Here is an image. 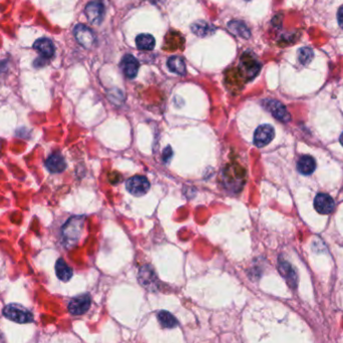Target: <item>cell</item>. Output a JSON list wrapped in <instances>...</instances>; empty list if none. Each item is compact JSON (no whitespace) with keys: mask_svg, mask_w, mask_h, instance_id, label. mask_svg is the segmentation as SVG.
I'll list each match as a JSON object with an SVG mask.
<instances>
[{"mask_svg":"<svg viewBox=\"0 0 343 343\" xmlns=\"http://www.w3.org/2000/svg\"><path fill=\"white\" fill-rule=\"evenodd\" d=\"M84 223V217H72L62 227V242L66 248L77 245L83 232Z\"/></svg>","mask_w":343,"mask_h":343,"instance_id":"1","label":"cell"},{"mask_svg":"<svg viewBox=\"0 0 343 343\" xmlns=\"http://www.w3.org/2000/svg\"><path fill=\"white\" fill-rule=\"evenodd\" d=\"M3 315L16 323H30L33 321V314L32 312L28 309L27 307L20 305V304H15L11 303L8 304L4 307L3 309Z\"/></svg>","mask_w":343,"mask_h":343,"instance_id":"2","label":"cell"},{"mask_svg":"<svg viewBox=\"0 0 343 343\" xmlns=\"http://www.w3.org/2000/svg\"><path fill=\"white\" fill-rule=\"evenodd\" d=\"M239 70L245 82L253 80L261 69V64L257 59L249 53L243 54L240 59Z\"/></svg>","mask_w":343,"mask_h":343,"instance_id":"3","label":"cell"},{"mask_svg":"<svg viewBox=\"0 0 343 343\" xmlns=\"http://www.w3.org/2000/svg\"><path fill=\"white\" fill-rule=\"evenodd\" d=\"M127 190L134 196H143L150 190V182L143 176H134L127 181Z\"/></svg>","mask_w":343,"mask_h":343,"instance_id":"4","label":"cell"},{"mask_svg":"<svg viewBox=\"0 0 343 343\" xmlns=\"http://www.w3.org/2000/svg\"><path fill=\"white\" fill-rule=\"evenodd\" d=\"M105 5L102 1L95 0L89 2L86 6L85 13H86L87 20L92 24H100L105 16Z\"/></svg>","mask_w":343,"mask_h":343,"instance_id":"5","label":"cell"},{"mask_svg":"<svg viewBox=\"0 0 343 343\" xmlns=\"http://www.w3.org/2000/svg\"><path fill=\"white\" fill-rule=\"evenodd\" d=\"M78 42L86 48H91L95 43V35L92 30L84 24H78L74 30Z\"/></svg>","mask_w":343,"mask_h":343,"instance_id":"6","label":"cell"},{"mask_svg":"<svg viewBox=\"0 0 343 343\" xmlns=\"http://www.w3.org/2000/svg\"><path fill=\"white\" fill-rule=\"evenodd\" d=\"M274 128L270 125H263L258 127L254 134V144L257 148H263L271 143L274 139Z\"/></svg>","mask_w":343,"mask_h":343,"instance_id":"7","label":"cell"},{"mask_svg":"<svg viewBox=\"0 0 343 343\" xmlns=\"http://www.w3.org/2000/svg\"><path fill=\"white\" fill-rule=\"evenodd\" d=\"M91 303L88 294H82L72 298L68 304V311L72 315H82L89 309Z\"/></svg>","mask_w":343,"mask_h":343,"instance_id":"8","label":"cell"},{"mask_svg":"<svg viewBox=\"0 0 343 343\" xmlns=\"http://www.w3.org/2000/svg\"><path fill=\"white\" fill-rule=\"evenodd\" d=\"M263 105L266 108V110H268L277 119L283 122H287L290 120V114L281 103L274 100H266L264 101Z\"/></svg>","mask_w":343,"mask_h":343,"instance_id":"9","label":"cell"},{"mask_svg":"<svg viewBox=\"0 0 343 343\" xmlns=\"http://www.w3.org/2000/svg\"><path fill=\"white\" fill-rule=\"evenodd\" d=\"M120 67H121L124 75L128 79H134L138 75L140 64L136 57H133L132 55H127L121 59Z\"/></svg>","mask_w":343,"mask_h":343,"instance_id":"10","label":"cell"},{"mask_svg":"<svg viewBox=\"0 0 343 343\" xmlns=\"http://www.w3.org/2000/svg\"><path fill=\"white\" fill-rule=\"evenodd\" d=\"M316 211L320 214H330L335 207L334 200L327 194H318L314 199Z\"/></svg>","mask_w":343,"mask_h":343,"instance_id":"11","label":"cell"},{"mask_svg":"<svg viewBox=\"0 0 343 343\" xmlns=\"http://www.w3.org/2000/svg\"><path fill=\"white\" fill-rule=\"evenodd\" d=\"M184 43H185V39L180 32L176 30H170L166 35L163 50L167 52H175L179 48H182Z\"/></svg>","mask_w":343,"mask_h":343,"instance_id":"12","label":"cell"},{"mask_svg":"<svg viewBox=\"0 0 343 343\" xmlns=\"http://www.w3.org/2000/svg\"><path fill=\"white\" fill-rule=\"evenodd\" d=\"M45 167L51 173L58 174L66 169V163L63 156L59 152H55L45 161Z\"/></svg>","mask_w":343,"mask_h":343,"instance_id":"13","label":"cell"},{"mask_svg":"<svg viewBox=\"0 0 343 343\" xmlns=\"http://www.w3.org/2000/svg\"><path fill=\"white\" fill-rule=\"evenodd\" d=\"M33 48L37 51L44 59L52 58L55 56V52H56L53 41L48 38L37 39L33 44Z\"/></svg>","mask_w":343,"mask_h":343,"instance_id":"14","label":"cell"},{"mask_svg":"<svg viewBox=\"0 0 343 343\" xmlns=\"http://www.w3.org/2000/svg\"><path fill=\"white\" fill-rule=\"evenodd\" d=\"M225 82L229 88L233 90H240L245 83L239 68H231L227 70Z\"/></svg>","mask_w":343,"mask_h":343,"instance_id":"15","label":"cell"},{"mask_svg":"<svg viewBox=\"0 0 343 343\" xmlns=\"http://www.w3.org/2000/svg\"><path fill=\"white\" fill-rule=\"evenodd\" d=\"M56 274L57 278L63 282L69 281L72 277V269L62 258H59L56 263Z\"/></svg>","mask_w":343,"mask_h":343,"instance_id":"16","label":"cell"},{"mask_svg":"<svg viewBox=\"0 0 343 343\" xmlns=\"http://www.w3.org/2000/svg\"><path fill=\"white\" fill-rule=\"evenodd\" d=\"M316 169V162L311 156H303L297 163V170L302 175H310Z\"/></svg>","mask_w":343,"mask_h":343,"instance_id":"17","label":"cell"},{"mask_svg":"<svg viewBox=\"0 0 343 343\" xmlns=\"http://www.w3.org/2000/svg\"><path fill=\"white\" fill-rule=\"evenodd\" d=\"M228 29L232 33L245 39H248L251 35V32L248 27L241 21H230L228 23Z\"/></svg>","mask_w":343,"mask_h":343,"instance_id":"18","label":"cell"},{"mask_svg":"<svg viewBox=\"0 0 343 343\" xmlns=\"http://www.w3.org/2000/svg\"><path fill=\"white\" fill-rule=\"evenodd\" d=\"M139 279L141 283L146 287V289H151L152 287H155V283H156V280H152V279H157V277L154 271L151 269V267L145 266L142 268L140 275H139Z\"/></svg>","mask_w":343,"mask_h":343,"instance_id":"19","label":"cell"},{"mask_svg":"<svg viewBox=\"0 0 343 343\" xmlns=\"http://www.w3.org/2000/svg\"><path fill=\"white\" fill-rule=\"evenodd\" d=\"M168 67L169 69L180 76H184L186 75V65H185V61L182 57H172L168 59Z\"/></svg>","mask_w":343,"mask_h":343,"instance_id":"20","label":"cell"},{"mask_svg":"<svg viewBox=\"0 0 343 343\" xmlns=\"http://www.w3.org/2000/svg\"><path fill=\"white\" fill-rule=\"evenodd\" d=\"M155 38L151 35V34H146V33H143V34H140L137 36V39H136V44H137V47L139 50H142V51H151L154 48L155 46Z\"/></svg>","mask_w":343,"mask_h":343,"instance_id":"21","label":"cell"},{"mask_svg":"<svg viewBox=\"0 0 343 343\" xmlns=\"http://www.w3.org/2000/svg\"><path fill=\"white\" fill-rule=\"evenodd\" d=\"M192 30L195 34H197L198 36H201V37H205V36H208V35H211L215 29L210 26L208 22L206 21H203V20H199L197 22H195L193 26H192Z\"/></svg>","mask_w":343,"mask_h":343,"instance_id":"22","label":"cell"},{"mask_svg":"<svg viewBox=\"0 0 343 343\" xmlns=\"http://www.w3.org/2000/svg\"><path fill=\"white\" fill-rule=\"evenodd\" d=\"M158 319L164 328H174L178 325V320L176 317L168 311H160L158 313Z\"/></svg>","mask_w":343,"mask_h":343,"instance_id":"23","label":"cell"},{"mask_svg":"<svg viewBox=\"0 0 343 343\" xmlns=\"http://www.w3.org/2000/svg\"><path fill=\"white\" fill-rule=\"evenodd\" d=\"M313 58V51L309 47H302L298 51V59L303 64H308Z\"/></svg>","mask_w":343,"mask_h":343,"instance_id":"24","label":"cell"},{"mask_svg":"<svg viewBox=\"0 0 343 343\" xmlns=\"http://www.w3.org/2000/svg\"><path fill=\"white\" fill-rule=\"evenodd\" d=\"M279 269H280L281 273L283 274V276L285 277L288 281H295V274L291 270V267H290V265L288 263L281 262L280 265H279Z\"/></svg>","mask_w":343,"mask_h":343,"instance_id":"25","label":"cell"},{"mask_svg":"<svg viewBox=\"0 0 343 343\" xmlns=\"http://www.w3.org/2000/svg\"><path fill=\"white\" fill-rule=\"evenodd\" d=\"M172 156H173V151H172L171 146L168 145L163 152V161L166 164H168L172 159Z\"/></svg>","mask_w":343,"mask_h":343,"instance_id":"26","label":"cell"},{"mask_svg":"<svg viewBox=\"0 0 343 343\" xmlns=\"http://www.w3.org/2000/svg\"><path fill=\"white\" fill-rule=\"evenodd\" d=\"M337 20H338L339 26L343 29V5L339 8V9H338V12H337Z\"/></svg>","mask_w":343,"mask_h":343,"instance_id":"27","label":"cell"},{"mask_svg":"<svg viewBox=\"0 0 343 343\" xmlns=\"http://www.w3.org/2000/svg\"><path fill=\"white\" fill-rule=\"evenodd\" d=\"M0 343H5L4 342V339H3V337H2L1 334H0Z\"/></svg>","mask_w":343,"mask_h":343,"instance_id":"28","label":"cell"},{"mask_svg":"<svg viewBox=\"0 0 343 343\" xmlns=\"http://www.w3.org/2000/svg\"><path fill=\"white\" fill-rule=\"evenodd\" d=\"M340 143H341V144L343 145V134L340 136Z\"/></svg>","mask_w":343,"mask_h":343,"instance_id":"29","label":"cell"}]
</instances>
